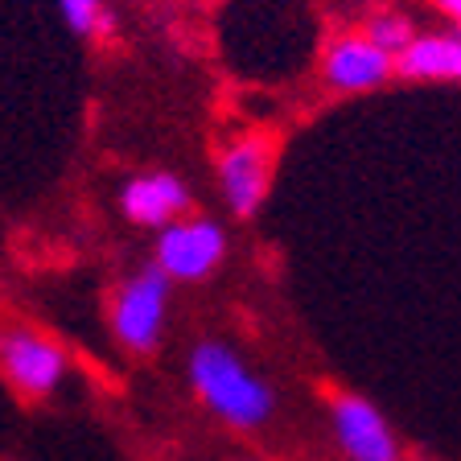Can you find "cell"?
<instances>
[{"label":"cell","instance_id":"cell-1","mask_svg":"<svg viewBox=\"0 0 461 461\" xmlns=\"http://www.w3.org/2000/svg\"><path fill=\"white\" fill-rule=\"evenodd\" d=\"M190 384L194 395L235 429H259L276 408L272 387L259 384L243 358L222 342H198L190 350Z\"/></svg>","mask_w":461,"mask_h":461},{"label":"cell","instance_id":"cell-2","mask_svg":"<svg viewBox=\"0 0 461 461\" xmlns=\"http://www.w3.org/2000/svg\"><path fill=\"white\" fill-rule=\"evenodd\" d=\"M169 285L173 280L165 276L157 264H149V268H140L115 293V305H112L115 338H120L128 350H136V355H149V350H157V342H161Z\"/></svg>","mask_w":461,"mask_h":461},{"label":"cell","instance_id":"cell-3","mask_svg":"<svg viewBox=\"0 0 461 461\" xmlns=\"http://www.w3.org/2000/svg\"><path fill=\"white\" fill-rule=\"evenodd\" d=\"M272 157L276 140L272 132H248L243 140L227 144L219 157V185L235 219H251L272 190Z\"/></svg>","mask_w":461,"mask_h":461},{"label":"cell","instance_id":"cell-4","mask_svg":"<svg viewBox=\"0 0 461 461\" xmlns=\"http://www.w3.org/2000/svg\"><path fill=\"white\" fill-rule=\"evenodd\" d=\"M227 256V235L211 219H173L157 235V268L169 280H206Z\"/></svg>","mask_w":461,"mask_h":461},{"label":"cell","instance_id":"cell-5","mask_svg":"<svg viewBox=\"0 0 461 461\" xmlns=\"http://www.w3.org/2000/svg\"><path fill=\"white\" fill-rule=\"evenodd\" d=\"M0 366H5L9 384L17 392L41 400V395H50L62 384L67 355L50 338H38V334H29V330H5L0 334Z\"/></svg>","mask_w":461,"mask_h":461},{"label":"cell","instance_id":"cell-6","mask_svg":"<svg viewBox=\"0 0 461 461\" xmlns=\"http://www.w3.org/2000/svg\"><path fill=\"white\" fill-rule=\"evenodd\" d=\"M392 75H395V58L387 50H379L375 41H366L363 33H342L321 54V78H326V86L342 91V95L375 91Z\"/></svg>","mask_w":461,"mask_h":461},{"label":"cell","instance_id":"cell-7","mask_svg":"<svg viewBox=\"0 0 461 461\" xmlns=\"http://www.w3.org/2000/svg\"><path fill=\"white\" fill-rule=\"evenodd\" d=\"M330 416H334L338 445L346 449L350 461H400V445H395L392 429H387V420L366 400L338 395Z\"/></svg>","mask_w":461,"mask_h":461},{"label":"cell","instance_id":"cell-8","mask_svg":"<svg viewBox=\"0 0 461 461\" xmlns=\"http://www.w3.org/2000/svg\"><path fill=\"white\" fill-rule=\"evenodd\" d=\"M120 206H124L128 222L136 227H169L177 214H185L190 206V190H185L182 177H173V173H140L132 182L124 185L120 194Z\"/></svg>","mask_w":461,"mask_h":461},{"label":"cell","instance_id":"cell-9","mask_svg":"<svg viewBox=\"0 0 461 461\" xmlns=\"http://www.w3.org/2000/svg\"><path fill=\"white\" fill-rule=\"evenodd\" d=\"M395 75L420 83H461V33H416L395 54Z\"/></svg>","mask_w":461,"mask_h":461},{"label":"cell","instance_id":"cell-10","mask_svg":"<svg viewBox=\"0 0 461 461\" xmlns=\"http://www.w3.org/2000/svg\"><path fill=\"white\" fill-rule=\"evenodd\" d=\"M58 9H62V21L78 38H107L115 25L107 0H58Z\"/></svg>","mask_w":461,"mask_h":461},{"label":"cell","instance_id":"cell-11","mask_svg":"<svg viewBox=\"0 0 461 461\" xmlns=\"http://www.w3.org/2000/svg\"><path fill=\"white\" fill-rule=\"evenodd\" d=\"M363 38L375 41L379 50H387V54L395 58L403 46H408V41L416 38V29H412V21L403 17V13H375V17L366 21Z\"/></svg>","mask_w":461,"mask_h":461},{"label":"cell","instance_id":"cell-12","mask_svg":"<svg viewBox=\"0 0 461 461\" xmlns=\"http://www.w3.org/2000/svg\"><path fill=\"white\" fill-rule=\"evenodd\" d=\"M437 9L445 13V17H453V21H461V0H432Z\"/></svg>","mask_w":461,"mask_h":461},{"label":"cell","instance_id":"cell-13","mask_svg":"<svg viewBox=\"0 0 461 461\" xmlns=\"http://www.w3.org/2000/svg\"><path fill=\"white\" fill-rule=\"evenodd\" d=\"M457 33H461V21H457Z\"/></svg>","mask_w":461,"mask_h":461}]
</instances>
